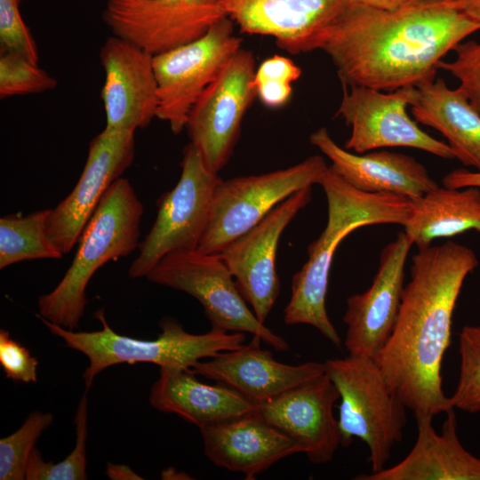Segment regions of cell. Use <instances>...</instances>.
Segmentation results:
<instances>
[{
	"instance_id": "1",
	"label": "cell",
	"mask_w": 480,
	"mask_h": 480,
	"mask_svg": "<svg viewBox=\"0 0 480 480\" xmlns=\"http://www.w3.org/2000/svg\"><path fill=\"white\" fill-rule=\"evenodd\" d=\"M479 29L445 0H409L391 9L350 3L320 49L342 85L392 92L435 79L443 57Z\"/></svg>"
},
{
	"instance_id": "2",
	"label": "cell",
	"mask_w": 480,
	"mask_h": 480,
	"mask_svg": "<svg viewBox=\"0 0 480 480\" xmlns=\"http://www.w3.org/2000/svg\"><path fill=\"white\" fill-rule=\"evenodd\" d=\"M477 266L474 251L452 241L419 249L412 256L395 327L375 360L415 416L454 409L443 389L442 363L461 288Z\"/></svg>"
},
{
	"instance_id": "3",
	"label": "cell",
	"mask_w": 480,
	"mask_h": 480,
	"mask_svg": "<svg viewBox=\"0 0 480 480\" xmlns=\"http://www.w3.org/2000/svg\"><path fill=\"white\" fill-rule=\"evenodd\" d=\"M142 214L143 205L130 181L123 177L116 180L85 226L63 278L52 292L39 297L37 316L68 330L76 329L94 273L138 248Z\"/></svg>"
},
{
	"instance_id": "4",
	"label": "cell",
	"mask_w": 480,
	"mask_h": 480,
	"mask_svg": "<svg viewBox=\"0 0 480 480\" xmlns=\"http://www.w3.org/2000/svg\"><path fill=\"white\" fill-rule=\"evenodd\" d=\"M52 334L63 340L69 348L83 353L89 364L83 373L86 390L95 377L107 368L120 364L151 363L160 368L189 370L204 358L234 350L245 344L244 332L212 328L202 334L186 332L174 318L159 322L162 330L156 340H140L116 332L108 324L104 309L95 312L102 328L94 332H76L36 316Z\"/></svg>"
},
{
	"instance_id": "5",
	"label": "cell",
	"mask_w": 480,
	"mask_h": 480,
	"mask_svg": "<svg viewBox=\"0 0 480 480\" xmlns=\"http://www.w3.org/2000/svg\"><path fill=\"white\" fill-rule=\"evenodd\" d=\"M325 373L340 399L339 427L341 446L355 437L367 444L372 473L379 472L401 442L406 406L388 385L374 358L348 355L324 362Z\"/></svg>"
},
{
	"instance_id": "6",
	"label": "cell",
	"mask_w": 480,
	"mask_h": 480,
	"mask_svg": "<svg viewBox=\"0 0 480 480\" xmlns=\"http://www.w3.org/2000/svg\"><path fill=\"white\" fill-rule=\"evenodd\" d=\"M328 167L323 156L315 155L285 169L221 180L196 251L220 253L291 195L320 185Z\"/></svg>"
},
{
	"instance_id": "7",
	"label": "cell",
	"mask_w": 480,
	"mask_h": 480,
	"mask_svg": "<svg viewBox=\"0 0 480 480\" xmlns=\"http://www.w3.org/2000/svg\"><path fill=\"white\" fill-rule=\"evenodd\" d=\"M221 179L204 164L189 143L183 149L176 186L157 200V215L139 244V255L129 268L132 278L147 277L164 257L197 250L206 228L212 196Z\"/></svg>"
},
{
	"instance_id": "8",
	"label": "cell",
	"mask_w": 480,
	"mask_h": 480,
	"mask_svg": "<svg viewBox=\"0 0 480 480\" xmlns=\"http://www.w3.org/2000/svg\"><path fill=\"white\" fill-rule=\"evenodd\" d=\"M152 283L184 292L203 306L212 328L248 332L277 351H286L285 340L254 315L220 253L198 251L163 258L147 276Z\"/></svg>"
},
{
	"instance_id": "9",
	"label": "cell",
	"mask_w": 480,
	"mask_h": 480,
	"mask_svg": "<svg viewBox=\"0 0 480 480\" xmlns=\"http://www.w3.org/2000/svg\"><path fill=\"white\" fill-rule=\"evenodd\" d=\"M234 25L225 17L201 38L153 56L158 96L156 117L167 122L173 133L185 129L197 99L242 48Z\"/></svg>"
},
{
	"instance_id": "10",
	"label": "cell",
	"mask_w": 480,
	"mask_h": 480,
	"mask_svg": "<svg viewBox=\"0 0 480 480\" xmlns=\"http://www.w3.org/2000/svg\"><path fill=\"white\" fill-rule=\"evenodd\" d=\"M254 54L239 49L191 108L185 129L205 165L219 173L229 161L244 115L256 97Z\"/></svg>"
},
{
	"instance_id": "11",
	"label": "cell",
	"mask_w": 480,
	"mask_h": 480,
	"mask_svg": "<svg viewBox=\"0 0 480 480\" xmlns=\"http://www.w3.org/2000/svg\"><path fill=\"white\" fill-rule=\"evenodd\" d=\"M343 87L337 111L351 133L345 148L363 154L381 148H412L444 159L455 158L450 146L423 130L407 114L415 86L392 92L352 85Z\"/></svg>"
},
{
	"instance_id": "12",
	"label": "cell",
	"mask_w": 480,
	"mask_h": 480,
	"mask_svg": "<svg viewBox=\"0 0 480 480\" xmlns=\"http://www.w3.org/2000/svg\"><path fill=\"white\" fill-rule=\"evenodd\" d=\"M228 17L220 0H107L113 33L156 56L194 42Z\"/></svg>"
},
{
	"instance_id": "13",
	"label": "cell",
	"mask_w": 480,
	"mask_h": 480,
	"mask_svg": "<svg viewBox=\"0 0 480 480\" xmlns=\"http://www.w3.org/2000/svg\"><path fill=\"white\" fill-rule=\"evenodd\" d=\"M134 132L105 127L91 140L84 170L73 190L50 209L47 234L63 255L78 242L108 188L132 165Z\"/></svg>"
},
{
	"instance_id": "14",
	"label": "cell",
	"mask_w": 480,
	"mask_h": 480,
	"mask_svg": "<svg viewBox=\"0 0 480 480\" xmlns=\"http://www.w3.org/2000/svg\"><path fill=\"white\" fill-rule=\"evenodd\" d=\"M311 187L291 195L220 253L243 298L263 324L280 292L276 268L280 236L296 214L311 201Z\"/></svg>"
},
{
	"instance_id": "15",
	"label": "cell",
	"mask_w": 480,
	"mask_h": 480,
	"mask_svg": "<svg viewBox=\"0 0 480 480\" xmlns=\"http://www.w3.org/2000/svg\"><path fill=\"white\" fill-rule=\"evenodd\" d=\"M412 242L399 232L381 250L371 286L347 299L343 322L348 355L376 358L395 327L404 289V268Z\"/></svg>"
},
{
	"instance_id": "16",
	"label": "cell",
	"mask_w": 480,
	"mask_h": 480,
	"mask_svg": "<svg viewBox=\"0 0 480 480\" xmlns=\"http://www.w3.org/2000/svg\"><path fill=\"white\" fill-rule=\"evenodd\" d=\"M339 399L336 387L324 373L254 404L256 414L296 441L311 463L324 464L341 445L332 412Z\"/></svg>"
},
{
	"instance_id": "17",
	"label": "cell",
	"mask_w": 480,
	"mask_h": 480,
	"mask_svg": "<svg viewBox=\"0 0 480 480\" xmlns=\"http://www.w3.org/2000/svg\"><path fill=\"white\" fill-rule=\"evenodd\" d=\"M351 0H220L242 33L275 39L283 50L320 49L325 33Z\"/></svg>"
},
{
	"instance_id": "18",
	"label": "cell",
	"mask_w": 480,
	"mask_h": 480,
	"mask_svg": "<svg viewBox=\"0 0 480 480\" xmlns=\"http://www.w3.org/2000/svg\"><path fill=\"white\" fill-rule=\"evenodd\" d=\"M100 60L105 72L101 99L106 128L147 127L156 117L158 108L153 56L113 36L102 44Z\"/></svg>"
},
{
	"instance_id": "19",
	"label": "cell",
	"mask_w": 480,
	"mask_h": 480,
	"mask_svg": "<svg viewBox=\"0 0 480 480\" xmlns=\"http://www.w3.org/2000/svg\"><path fill=\"white\" fill-rule=\"evenodd\" d=\"M253 335L249 343L198 361L188 371L226 385L253 403L273 398L305 381L325 373L324 363L292 365L276 361Z\"/></svg>"
},
{
	"instance_id": "20",
	"label": "cell",
	"mask_w": 480,
	"mask_h": 480,
	"mask_svg": "<svg viewBox=\"0 0 480 480\" xmlns=\"http://www.w3.org/2000/svg\"><path fill=\"white\" fill-rule=\"evenodd\" d=\"M309 140L332 162L334 173L360 190L413 200L439 186L411 156L387 150L353 153L339 146L325 127L311 133Z\"/></svg>"
},
{
	"instance_id": "21",
	"label": "cell",
	"mask_w": 480,
	"mask_h": 480,
	"mask_svg": "<svg viewBox=\"0 0 480 480\" xmlns=\"http://www.w3.org/2000/svg\"><path fill=\"white\" fill-rule=\"evenodd\" d=\"M205 456L217 467L252 480L273 464L303 452L292 438L256 412L200 428Z\"/></svg>"
},
{
	"instance_id": "22",
	"label": "cell",
	"mask_w": 480,
	"mask_h": 480,
	"mask_svg": "<svg viewBox=\"0 0 480 480\" xmlns=\"http://www.w3.org/2000/svg\"><path fill=\"white\" fill-rule=\"evenodd\" d=\"M446 413L441 433L434 416L416 415L417 438L407 456L391 468L357 476V480H480V458L458 437L454 409Z\"/></svg>"
},
{
	"instance_id": "23",
	"label": "cell",
	"mask_w": 480,
	"mask_h": 480,
	"mask_svg": "<svg viewBox=\"0 0 480 480\" xmlns=\"http://www.w3.org/2000/svg\"><path fill=\"white\" fill-rule=\"evenodd\" d=\"M196 376L188 370L160 368L150 390V404L199 428L255 412L254 403L236 390L220 383H203Z\"/></svg>"
},
{
	"instance_id": "24",
	"label": "cell",
	"mask_w": 480,
	"mask_h": 480,
	"mask_svg": "<svg viewBox=\"0 0 480 480\" xmlns=\"http://www.w3.org/2000/svg\"><path fill=\"white\" fill-rule=\"evenodd\" d=\"M411 110L416 122L446 138L455 158L480 171V114L458 87L449 88L442 78L416 86Z\"/></svg>"
},
{
	"instance_id": "25",
	"label": "cell",
	"mask_w": 480,
	"mask_h": 480,
	"mask_svg": "<svg viewBox=\"0 0 480 480\" xmlns=\"http://www.w3.org/2000/svg\"><path fill=\"white\" fill-rule=\"evenodd\" d=\"M351 233L350 229L326 223L308 245L307 262L292 276L291 299L284 311L286 324L311 325L337 347L341 346V339L328 316L325 300L335 251Z\"/></svg>"
},
{
	"instance_id": "26",
	"label": "cell",
	"mask_w": 480,
	"mask_h": 480,
	"mask_svg": "<svg viewBox=\"0 0 480 480\" xmlns=\"http://www.w3.org/2000/svg\"><path fill=\"white\" fill-rule=\"evenodd\" d=\"M412 215L404 227L418 249L437 238L451 237L468 230L480 232V188L437 187L411 200Z\"/></svg>"
},
{
	"instance_id": "27",
	"label": "cell",
	"mask_w": 480,
	"mask_h": 480,
	"mask_svg": "<svg viewBox=\"0 0 480 480\" xmlns=\"http://www.w3.org/2000/svg\"><path fill=\"white\" fill-rule=\"evenodd\" d=\"M49 212L47 209L26 216L9 214L0 219L1 269L24 260L63 256L47 234Z\"/></svg>"
},
{
	"instance_id": "28",
	"label": "cell",
	"mask_w": 480,
	"mask_h": 480,
	"mask_svg": "<svg viewBox=\"0 0 480 480\" xmlns=\"http://www.w3.org/2000/svg\"><path fill=\"white\" fill-rule=\"evenodd\" d=\"M88 390L82 396L74 418L76 444L60 462L44 461L35 448L28 463L27 480H84L86 474V440L88 436Z\"/></svg>"
},
{
	"instance_id": "29",
	"label": "cell",
	"mask_w": 480,
	"mask_h": 480,
	"mask_svg": "<svg viewBox=\"0 0 480 480\" xmlns=\"http://www.w3.org/2000/svg\"><path fill=\"white\" fill-rule=\"evenodd\" d=\"M52 421L50 412H31L18 430L0 439V480L26 479L35 444Z\"/></svg>"
},
{
	"instance_id": "30",
	"label": "cell",
	"mask_w": 480,
	"mask_h": 480,
	"mask_svg": "<svg viewBox=\"0 0 480 480\" xmlns=\"http://www.w3.org/2000/svg\"><path fill=\"white\" fill-rule=\"evenodd\" d=\"M460 372L450 397L452 408L480 412V326L467 325L459 335Z\"/></svg>"
},
{
	"instance_id": "31",
	"label": "cell",
	"mask_w": 480,
	"mask_h": 480,
	"mask_svg": "<svg viewBox=\"0 0 480 480\" xmlns=\"http://www.w3.org/2000/svg\"><path fill=\"white\" fill-rule=\"evenodd\" d=\"M300 68L290 58L273 55L256 68L252 80L256 96L268 108H280L292 98V84L301 76Z\"/></svg>"
},
{
	"instance_id": "32",
	"label": "cell",
	"mask_w": 480,
	"mask_h": 480,
	"mask_svg": "<svg viewBox=\"0 0 480 480\" xmlns=\"http://www.w3.org/2000/svg\"><path fill=\"white\" fill-rule=\"evenodd\" d=\"M58 81L22 55L5 52L0 56V98L53 90Z\"/></svg>"
},
{
	"instance_id": "33",
	"label": "cell",
	"mask_w": 480,
	"mask_h": 480,
	"mask_svg": "<svg viewBox=\"0 0 480 480\" xmlns=\"http://www.w3.org/2000/svg\"><path fill=\"white\" fill-rule=\"evenodd\" d=\"M20 2V0H0L1 52L18 53L38 65L36 44L23 21L19 9Z\"/></svg>"
},
{
	"instance_id": "34",
	"label": "cell",
	"mask_w": 480,
	"mask_h": 480,
	"mask_svg": "<svg viewBox=\"0 0 480 480\" xmlns=\"http://www.w3.org/2000/svg\"><path fill=\"white\" fill-rule=\"evenodd\" d=\"M452 51L456 58L449 62L441 60L437 68L449 72L460 81L459 88L480 114V43L461 42Z\"/></svg>"
},
{
	"instance_id": "35",
	"label": "cell",
	"mask_w": 480,
	"mask_h": 480,
	"mask_svg": "<svg viewBox=\"0 0 480 480\" xmlns=\"http://www.w3.org/2000/svg\"><path fill=\"white\" fill-rule=\"evenodd\" d=\"M0 365L6 378L15 382L36 383L38 361L29 350L0 330Z\"/></svg>"
},
{
	"instance_id": "36",
	"label": "cell",
	"mask_w": 480,
	"mask_h": 480,
	"mask_svg": "<svg viewBox=\"0 0 480 480\" xmlns=\"http://www.w3.org/2000/svg\"><path fill=\"white\" fill-rule=\"evenodd\" d=\"M443 185L450 188L476 187L480 188V171L457 169L447 173L443 179Z\"/></svg>"
},
{
	"instance_id": "37",
	"label": "cell",
	"mask_w": 480,
	"mask_h": 480,
	"mask_svg": "<svg viewBox=\"0 0 480 480\" xmlns=\"http://www.w3.org/2000/svg\"><path fill=\"white\" fill-rule=\"evenodd\" d=\"M446 4L480 23V0H445Z\"/></svg>"
},
{
	"instance_id": "38",
	"label": "cell",
	"mask_w": 480,
	"mask_h": 480,
	"mask_svg": "<svg viewBox=\"0 0 480 480\" xmlns=\"http://www.w3.org/2000/svg\"><path fill=\"white\" fill-rule=\"evenodd\" d=\"M106 473L110 479L115 480L142 479L132 469L124 465L108 463Z\"/></svg>"
},
{
	"instance_id": "39",
	"label": "cell",
	"mask_w": 480,
	"mask_h": 480,
	"mask_svg": "<svg viewBox=\"0 0 480 480\" xmlns=\"http://www.w3.org/2000/svg\"><path fill=\"white\" fill-rule=\"evenodd\" d=\"M409 0H351L350 3L364 4L383 9L397 7Z\"/></svg>"
},
{
	"instance_id": "40",
	"label": "cell",
	"mask_w": 480,
	"mask_h": 480,
	"mask_svg": "<svg viewBox=\"0 0 480 480\" xmlns=\"http://www.w3.org/2000/svg\"><path fill=\"white\" fill-rule=\"evenodd\" d=\"M20 1H21V0H20Z\"/></svg>"
}]
</instances>
